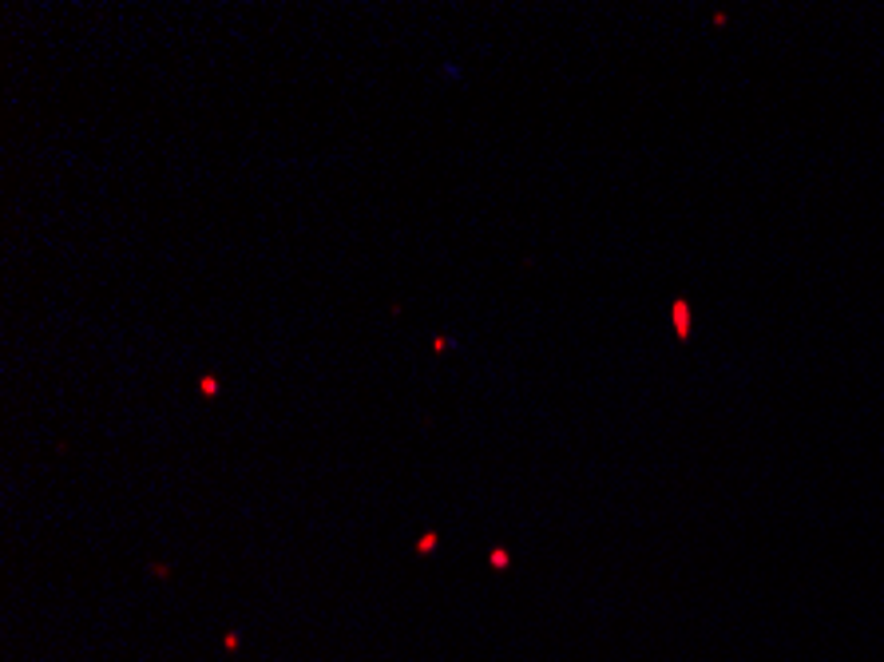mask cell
Listing matches in <instances>:
<instances>
[{
	"label": "cell",
	"instance_id": "1",
	"mask_svg": "<svg viewBox=\"0 0 884 662\" xmlns=\"http://www.w3.org/2000/svg\"><path fill=\"white\" fill-rule=\"evenodd\" d=\"M674 326H678V337H690V322H686V302H674Z\"/></svg>",
	"mask_w": 884,
	"mask_h": 662
}]
</instances>
